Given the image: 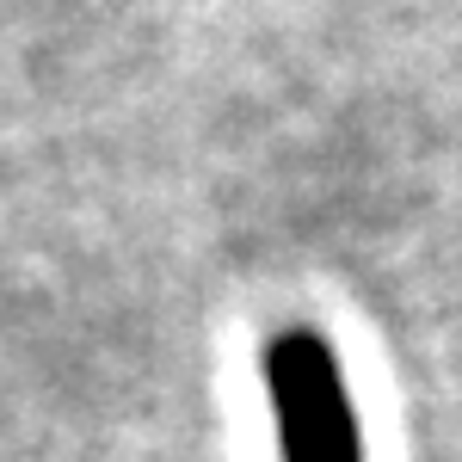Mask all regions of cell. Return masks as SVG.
Segmentation results:
<instances>
[{
    "mask_svg": "<svg viewBox=\"0 0 462 462\" xmlns=\"http://www.w3.org/2000/svg\"><path fill=\"white\" fill-rule=\"evenodd\" d=\"M265 389L278 413L284 462H357V426L346 376L309 327H290L265 346Z\"/></svg>",
    "mask_w": 462,
    "mask_h": 462,
    "instance_id": "cell-1",
    "label": "cell"
}]
</instances>
